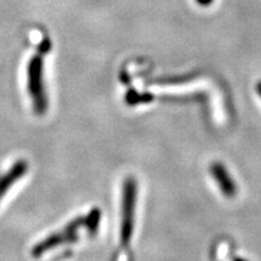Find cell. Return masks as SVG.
I'll list each match as a JSON object with an SVG mask.
<instances>
[{
  "label": "cell",
  "mask_w": 261,
  "mask_h": 261,
  "mask_svg": "<svg viewBox=\"0 0 261 261\" xmlns=\"http://www.w3.org/2000/svg\"><path fill=\"white\" fill-rule=\"evenodd\" d=\"M137 187L132 179L125 182L122 200V225H121V240L123 244L128 243L133 230V217H135Z\"/></svg>",
  "instance_id": "obj_3"
},
{
  "label": "cell",
  "mask_w": 261,
  "mask_h": 261,
  "mask_svg": "<svg viewBox=\"0 0 261 261\" xmlns=\"http://www.w3.org/2000/svg\"><path fill=\"white\" fill-rule=\"evenodd\" d=\"M28 171V163L24 160L16 161L12 167L0 175V202L4 200L10 189L15 185V182L21 180Z\"/></svg>",
  "instance_id": "obj_4"
},
{
  "label": "cell",
  "mask_w": 261,
  "mask_h": 261,
  "mask_svg": "<svg viewBox=\"0 0 261 261\" xmlns=\"http://www.w3.org/2000/svg\"><path fill=\"white\" fill-rule=\"evenodd\" d=\"M256 91H257V93H259L260 97H261V81L256 85Z\"/></svg>",
  "instance_id": "obj_7"
},
{
  "label": "cell",
  "mask_w": 261,
  "mask_h": 261,
  "mask_svg": "<svg viewBox=\"0 0 261 261\" xmlns=\"http://www.w3.org/2000/svg\"><path fill=\"white\" fill-rule=\"evenodd\" d=\"M196 2H197V4H200L202 6H208L211 5L214 0H196Z\"/></svg>",
  "instance_id": "obj_6"
},
{
  "label": "cell",
  "mask_w": 261,
  "mask_h": 261,
  "mask_svg": "<svg viewBox=\"0 0 261 261\" xmlns=\"http://www.w3.org/2000/svg\"><path fill=\"white\" fill-rule=\"evenodd\" d=\"M87 221H89V218H79V219H75L71 221L70 224H68L67 226L62 228V230L47 236L45 240H42L41 242H39L37 246L33 248V256L39 257L44 255L45 253H47L48 250H52L55 249V248L63 246L65 243H69L70 241H74L79 228L83 226V225L86 224Z\"/></svg>",
  "instance_id": "obj_2"
},
{
  "label": "cell",
  "mask_w": 261,
  "mask_h": 261,
  "mask_svg": "<svg viewBox=\"0 0 261 261\" xmlns=\"http://www.w3.org/2000/svg\"><path fill=\"white\" fill-rule=\"evenodd\" d=\"M211 172L215 180H217L218 185H219L220 190L223 191V194L226 197H233L236 195L237 188L233 179L231 178V175L226 171V168L221 163H214V165H212Z\"/></svg>",
  "instance_id": "obj_5"
},
{
  "label": "cell",
  "mask_w": 261,
  "mask_h": 261,
  "mask_svg": "<svg viewBox=\"0 0 261 261\" xmlns=\"http://www.w3.org/2000/svg\"><path fill=\"white\" fill-rule=\"evenodd\" d=\"M51 42L45 38L39 46V50L32 56L27 64V89L31 98L33 110L37 115H44L47 110V93L45 87L44 75V54L50 51Z\"/></svg>",
  "instance_id": "obj_1"
}]
</instances>
